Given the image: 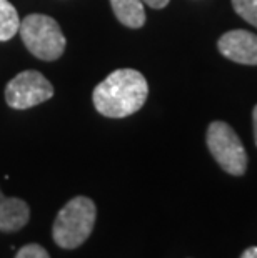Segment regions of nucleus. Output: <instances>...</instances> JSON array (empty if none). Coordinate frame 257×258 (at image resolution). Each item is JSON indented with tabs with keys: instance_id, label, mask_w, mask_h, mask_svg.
Wrapping results in <instances>:
<instances>
[{
	"instance_id": "f257e3e1",
	"label": "nucleus",
	"mask_w": 257,
	"mask_h": 258,
	"mask_svg": "<svg viewBox=\"0 0 257 258\" xmlns=\"http://www.w3.org/2000/svg\"><path fill=\"white\" fill-rule=\"evenodd\" d=\"M149 95L144 75L134 69L112 72L95 87L92 100L97 112L111 118H124L140 110Z\"/></svg>"
},
{
	"instance_id": "f03ea898",
	"label": "nucleus",
	"mask_w": 257,
	"mask_h": 258,
	"mask_svg": "<svg viewBox=\"0 0 257 258\" xmlns=\"http://www.w3.org/2000/svg\"><path fill=\"white\" fill-rule=\"evenodd\" d=\"M95 203L87 197H75L65 203L54 222V241L65 250H74L90 237L95 225Z\"/></svg>"
},
{
	"instance_id": "7ed1b4c3",
	"label": "nucleus",
	"mask_w": 257,
	"mask_h": 258,
	"mask_svg": "<svg viewBox=\"0 0 257 258\" xmlns=\"http://www.w3.org/2000/svg\"><path fill=\"white\" fill-rule=\"evenodd\" d=\"M19 34L22 42L32 55L52 62L65 50L67 40L56 19L42 14H32L20 22Z\"/></svg>"
},
{
	"instance_id": "20e7f679",
	"label": "nucleus",
	"mask_w": 257,
	"mask_h": 258,
	"mask_svg": "<svg viewBox=\"0 0 257 258\" xmlns=\"http://www.w3.org/2000/svg\"><path fill=\"white\" fill-rule=\"evenodd\" d=\"M207 147L216 162L231 175H244L247 168V153L237 134L226 122H212L207 128Z\"/></svg>"
},
{
	"instance_id": "39448f33",
	"label": "nucleus",
	"mask_w": 257,
	"mask_h": 258,
	"mask_svg": "<svg viewBox=\"0 0 257 258\" xmlns=\"http://www.w3.org/2000/svg\"><path fill=\"white\" fill-rule=\"evenodd\" d=\"M54 95V87L37 70H25L15 75L5 87V100L12 108L25 110L48 100Z\"/></svg>"
},
{
	"instance_id": "423d86ee",
	"label": "nucleus",
	"mask_w": 257,
	"mask_h": 258,
	"mask_svg": "<svg viewBox=\"0 0 257 258\" xmlns=\"http://www.w3.org/2000/svg\"><path fill=\"white\" fill-rule=\"evenodd\" d=\"M219 52L232 62L257 65V35L247 30H231L217 42Z\"/></svg>"
},
{
	"instance_id": "0eeeda50",
	"label": "nucleus",
	"mask_w": 257,
	"mask_h": 258,
	"mask_svg": "<svg viewBox=\"0 0 257 258\" xmlns=\"http://www.w3.org/2000/svg\"><path fill=\"white\" fill-rule=\"evenodd\" d=\"M29 205L20 199H10L0 191V232H17L29 223Z\"/></svg>"
},
{
	"instance_id": "6e6552de",
	"label": "nucleus",
	"mask_w": 257,
	"mask_h": 258,
	"mask_svg": "<svg viewBox=\"0 0 257 258\" xmlns=\"http://www.w3.org/2000/svg\"><path fill=\"white\" fill-rule=\"evenodd\" d=\"M117 20L130 29H140L145 24V10L142 0H111Z\"/></svg>"
},
{
	"instance_id": "1a4fd4ad",
	"label": "nucleus",
	"mask_w": 257,
	"mask_h": 258,
	"mask_svg": "<svg viewBox=\"0 0 257 258\" xmlns=\"http://www.w3.org/2000/svg\"><path fill=\"white\" fill-rule=\"evenodd\" d=\"M20 19L9 0H0V42L10 40L19 32Z\"/></svg>"
},
{
	"instance_id": "9d476101",
	"label": "nucleus",
	"mask_w": 257,
	"mask_h": 258,
	"mask_svg": "<svg viewBox=\"0 0 257 258\" xmlns=\"http://www.w3.org/2000/svg\"><path fill=\"white\" fill-rule=\"evenodd\" d=\"M232 7L244 20L257 27V0H232Z\"/></svg>"
},
{
	"instance_id": "9b49d317",
	"label": "nucleus",
	"mask_w": 257,
	"mask_h": 258,
	"mask_svg": "<svg viewBox=\"0 0 257 258\" xmlns=\"http://www.w3.org/2000/svg\"><path fill=\"white\" fill-rule=\"evenodd\" d=\"M15 258H50L47 253V250L43 246L37 245V243H29L17 251Z\"/></svg>"
},
{
	"instance_id": "f8f14e48",
	"label": "nucleus",
	"mask_w": 257,
	"mask_h": 258,
	"mask_svg": "<svg viewBox=\"0 0 257 258\" xmlns=\"http://www.w3.org/2000/svg\"><path fill=\"white\" fill-rule=\"evenodd\" d=\"M144 4H147L152 9H164L169 4V0H142Z\"/></svg>"
},
{
	"instance_id": "ddd939ff",
	"label": "nucleus",
	"mask_w": 257,
	"mask_h": 258,
	"mask_svg": "<svg viewBox=\"0 0 257 258\" xmlns=\"http://www.w3.org/2000/svg\"><path fill=\"white\" fill-rule=\"evenodd\" d=\"M240 258H257V246H250V248H247L242 255H240Z\"/></svg>"
},
{
	"instance_id": "4468645a",
	"label": "nucleus",
	"mask_w": 257,
	"mask_h": 258,
	"mask_svg": "<svg viewBox=\"0 0 257 258\" xmlns=\"http://www.w3.org/2000/svg\"><path fill=\"white\" fill-rule=\"evenodd\" d=\"M252 122H254V140L257 145V105L254 107V112H252Z\"/></svg>"
}]
</instances>
